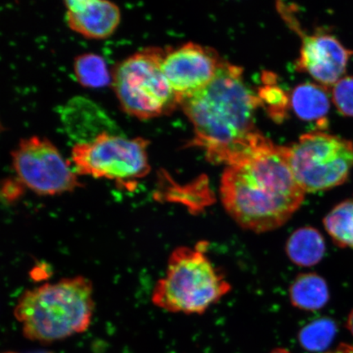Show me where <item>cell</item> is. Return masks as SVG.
I'll return each instance as SVG.
<instances>
[{"label":"cell","instance_id":"6","mask_svg":"<svg viewBox=\"0 0 353 353\" xmlns=\"http://www.w3.org/2000/svg\"><path fill=\"white\" fill-rule=\"evenodd\" d=\"M287 161L299 186L314 193L341 186L353 168V143L323 131L304 134L285 147Z\"/></svg>","mask_w":353,"mask_h":353},{"label":"cell","instance_id":"16","mask_svg":"<svg viewBox=\"0 0 353 353\" xmlns=\"http://www.w3.org/2000/svg\"><path fill=\"white\" fill-rule=\"evenodd\" d=\"M77 81L86 88H98L109 85L110 76L103 57L95 54L79 55L74 61Z\"/></svg>","mask_w":353,"mask_h":353},{"label":"cell","instance_id":"12","mask_svg":"<svg viewBox=\"0 0 353 353\" xmlns=\"http://www.w3.org/2000/svg\"><path fill=\"white\" fill-rule=\"evenodd\" d=\"M290 104L296 116L306 121H316L321 125L330 108V97L326 88L315 83H305L294 88Z\"/></svg>","mask_w":353,"mask_h":353},{"label":"cell","instance_id":"3","mask_svg":"<svg viewBox=\"0 0 353 353\" xmlns=\"http://www.w3.org/2000/svg\"><path fill=\"white\" fill-rule=\"evenodd\" d=\"M94 310L92 282L77 276L26 290L15 306L14 316L26 338L51 343L85 332Z\"/></svg>","mask_w":353,"mask_h":353},{"label":"cell","instance_id":"22","mask_svg":"<svg viewBox=\"0 0 353 353\" xmlns=\"http://www.w3.org/2000/svg\"><path fill=\"white\" fill-rule=\"evenodd\" d=\"M272 353H290V352L283 350V348H276V350L273 351Z\"/></svg>","mask_w":353,"mask_h":353},{"label":"cell","instance_id":"14","mask_svg":"<svg viewBox=\"0 0 353 353\" xmlns=\"http://www.w3.org/2000/svg\"><path fill=\"white\" fill-rule=\"evenodd\" d=\"M290 299L295 307L306 311L319 310L329 301L328 285L316 273L300 274L290 286Z\"/></svg>","mask_w":353,"mask_h":353},{"label":"cell","instance_id":"1","mask_svg":"<svg viewBox=\"0 0 353 353\" xmlns=\"http://www.w3.org/2000/svg\"><path fill=\"white\" fill-rule=\"evenodd\" d=\"M305 194L290 170L285 147L269 139L228 165L220 185L228 214L240 227L256 233L283 226L302 205Z\"/></svg>","mask_w":353,"mask_h":353},{"label":"cell","instance_id":"9","mask_svg":"<svg viewBox=\"0 0 353 353\" xmlns=\"http://www.w3.org/2000/svg\"><path fill=\"white\" fill-rule=\"evenodd\" d=\"M223 63L211 48L188 43L165 51L162 70L180 105L208 85Z\"/></svg>","mask_w":353,"mask_h":353},{"label":"cell","instance_id":"5","mask_svg":"<svg viewBox=\"0 0 353 353\" xmlns=\"http://www.w3.org/2000/svg\"><path fill=\"white\" fill-rule=\"evenodd\" d=\"M165 50L147 48L117 65L112 85L121 108L130 116L150 120L170 114L179 105L162 70Z\"/></svg>","mask_w":353,"mask_h":353},{"label":"cell","instance_id":"7","mask_svg":"<svg viewBox=\"0 0 353 353\" xmlns=\"http://www.w3.org/2000/svg\"><path fill=\"white\" fill-rule=\"evenodd\" d=\"M149 142L143 138L101 132L87 142L78 143L72 151V162L79 175L116 181L131 186L151 170L148 161Z\"/></svg>","mask_w":353,"mask_h":353},{"label":"cell","instance_id":"2","mask_svg":"<svg viewBox=\"0 0 353 353\" xmlns=\"http://www.w3.org/2000/svg\"><path fill=\"white\" fill-rule=\"evenodd\" d=\"M260 104L242 69L224 61L208 85L180 103L195 132L192 143L204 150L210 162L227 166L268 139L255 126Z\"/></svg>","mask_w":353,"mask_h":353},{"label":"cell","instance_id":"17","mask_svg":"<svg viewBox=\"0 0 353 353\" xmlns=\"http://www.w3.org/2000/svg\"><path fill=\"white\" fill-rule=\"evenodd\" d=\"M336 332V325L333 320L321 319L303 327L299 332V339L306 350L321 352L330 345Z\"/></svg>","mask_w":353,"mask_h":353},{"label":"cell","instance_id":"19","mask_svg":"<svg viewBox=\"0 0 353 353\" xmlns=\"http://www.w3.org/2000/svg\"><path fill=\"white\" fill-rule=\"evenodd\" d=\"M260 101H264L268 105L270 112L276 117L283 116L287 104V99L280 88L276 87H266L259 92Z\"/></svg>","mask_w":353,"mask_h":353},{"label":"cell","instance_id":"18","mask_svg":"<svg viewBox=\"0 0 353 353\" xmlns=\"http://www.w3.org/2000/svg\"><path fill=\"white\" fill-rule=\"evenodd\" d=\"M332 101L343 117H353V77H345L332 88Z\"/></svg>","mask_w":353,"mask_h":353},{"label":"cell","instance_id":"13","mask_svg":"<svg viewBox=\"0 0 353 353\" xmlns=\"http://www.w3.org/2000/svg\"><path fill=\"white\" fill-rule=\"evenodd\" d=\"M286 252L291 261L299 266L312 267L324 257V238L316 228H299L287 241Z\"/></svg>","mask_w":353,"mask_h":353},{"label":"cell","instance_id":"20","mask_svg":"<svg viewBox=\"0 0 353 353\" xmlns=\"http://www.w3.org/2000/svg\"><path fill=\"white\" fill-rule=\"evenodd\" d=\"M335 353H353V346L348 344H341Z\"/></svg>","mask_w":353,"mask_h":353},{"label":"cell","instance_id":"15","mask_svg":"<svg viewBox=\"0 0 353 353\" xmlns=\"http://www.w3.org/2000/svg\"><path fill=\"white\" fill-rule=\"evenodd\" d=\"M324 226L331 239L341 248L353 249V200L334 207L325 216Z\"/></svg>","mask_w":353,"mask_h":353},{"label":"cell","instance_id":"21","mask_svg":"<svg viewBox=\"0 0 353 353\" xmlns=\"http://www.w3.org/2000/svg\"><path fill=\"white\" fill-rule=\"evenodd\" d=\"M347 327L353 335V310L351 312L350 316H348Z\"/></svg>","mask_w":353,"mask_h":353},{"label":"cell","instance_id":"23","mask_svg":"<svg viewBox=\"0 0 353 353\" xmlns=\"http://www.w3.org/2000/svg\"><path fill=\"white\" fill-rule=\"evenodd\" d=\"M6 353H15V352H6Z\"/></svg>","mask_w":353,"mask_h":353},{"label":"cell","instance_id":"10","mask_svg":"<svg viewBox=\"0 0 353 353\" xmlns=\"http://www.w3.org/2000/svg\"><path fill=\"white\" fill-rule=\"evenodd\" d=\"M286 13L285 19L301 37V50L297 61V69L306 72L322 86H334L343 78L348 61L353 54L333 35L316 33L304 34L296 20Z\"/></svg>","mask_w":353,"mask_h":353},{"label":"cell","instance_id":"8","mask_svg":"<svg viewBox=\"0 0 353 353\" xmlns=\"http://www.w3.org/2000/svg\"><path fill=\"white\" fill-rule=\"evenodd\" d=\"M12 164L20 183L38 195H61L81 187L76 170L41 137L21 139L12 152Z\"/></svg>","mask_w":353,"mask_h":353},{"label":"cell","instance_id":"4","mask_svg":"<svg viewBox=\"0 0 353 353\" xmlns=\"http://www.w3.org/2000/svg\"><path fill=\"white\" fill-rule=\"evenodd\" d=\"M207 243L175 249L165 275L154 286L152 301L170 312L203 314L230 292L231 285L206 255Z\"/></svg>","mask_w":353,"mask_h":353},{"label":"cell","instance_id":"11","mask_svg":"<svg viewBox=\"0 0 353 353\" xmlns=\"http://www.w3.org/2000/svg\"><path fill=\"white\" fill-rule=\"evenodd\" d=\"M65 21L69 28L83 37L104 39L110 37L121 21L120 8L101 0L65 1Z\"/></svg>","mask_w":353,"mask_h":353}]
</instances>
